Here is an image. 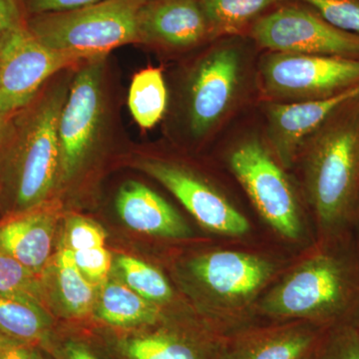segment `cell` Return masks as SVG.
Returning a JSON list of instances; mask_svg holds the SVG:
<instances>
[{
  "label": "cell",
  "mask_w": 359,
  "mask_h": 359,
  "mask_svg": "<svg viewBox=\"0 0 359 359\" xmlns=\"http://www.w3.org/2000/svg\"><path fill=\"white\" fill-rule=\"evenodd\" d=\"M0 294L34 299L42 304L43 287L39 275L0 252Z\"/></svg>",
  "instance_id": "d4e9b609"
},
{
  "label": "cell",
  "mask_w": 359,
  "mask_h": 359,
  "mask_svg": "<svg viewBox=\"0 0 359 359\" xmlns=\"http://www.w3.org/2000/svg\"><path fill=\"white\" fill-rule=\"evenodd\" d=\"M106 55L87 59L73 78L58 123L60 176L69 179L95 143L103 114Z\"/></svg>",
  "instance_id": "9c48e42d"
},
{
  "label": "cell",
  "mask_w": 359,
  "mask_h": 359,
  "mask_svg": "<svg viewBox=\"0 0 359 359\" xmlns=\"http://www.w3.org/2000/svg\"><path fill=\"white\" fill-rule=\"evenodd\" d=\"M97 316L112 327L130 328L154 325L159 318L157 304L144 299L125 283H104Z\"/></svg>",
  "instance_id": "ac0fdd59"
},
{
  "label": "cell",
  "mask_w": 359,
  "mask_h": 359,
  "mask_svg": "<svg viewBox=\"0 0 359 359\" xmlns=\"http://www.w3.org/2000/svg\"><path fill=\"white\" fill-rule=\"evenodd\" d=\"M241 67L237 47L223 44L210 52L194 71L189 86V122L195 136L207 134L230 108Z\"/></svg>",
  "instance_id": "7c38bea8"
},
{
  "label": "cell",
  "mask_w": 359,
  "mask_h": 359,
  "mask_svg": "<svg viewBox=\"0 0 359 359\" xmlns=\"http://www.w3.org/2000/svg\"><path fill=\"white\" fill-rule=\"evenodd\" d=\"M125 285L148 301L160 304L173 297L167 278L157 269L136 257L120 256L116 261Z\"/></svg>",
  "instance_id": "cb8c5ba5"
},
{
  "label": "cell",
  "mask_w": 359,
  "mask_h": 359,
  "mask_svg": "<svg viewBox=\"0 0 359 359\" xmlns=\"http://www.w3.org/2000/svg\"><path fill=\"white\" fill-rule=\"evenodd\" d=\"M25 20L21 0H0V46L14 30L25 25Z\"/></svg>",
  "instance_id": "4dcf8cb0"
},
{
  "label": "cell",
  "mask_w": 359,
  "mask_h": 359,
  "mask_svg": "<svg viewBox=\"0 0 359 359\" xmlns=\"http://www.w3.org/2000/svg\"><path fill=\"white\" fill-rule=\"evenodd\" d=\"M355 222H358V223H359V205H358V214H356Z\"/></svg>",
  "instance_id": "d590c367"
},
{
  "label": "cell",
  "mask_w": 359,
  "mask_h": 359,
  "mask_svg": "<svg viewBox=\"0 0 359 359\" xmlns=\"http://www.w3.org/2000/svg\"><path fill=\"white\" fill-rule=\"evenodd\" d=\"M308 201L325 243L346 238L359 205V98L340 106L308 140Z\"/></svg>",
  "instance_id": "6da1fadb"
},
{
  "label": "cell",
  "mask_w": 359,
  "mask_h": 359,
  "mask_svg": "<svg viewBox=\"0 0 359 359\" xmlns=\"http://www.w3.org/2000/svg\"><path fill=\"white\" fill-rule=\"evenodd\" d=\"M318 359H359V334L353 323L330 327Z\"/></svg>",
  "instance_id": "4316f807"
},
{
  "label": "cell",
  "mask_w": 359,
  "mask_h": 359,
  "mask_svg": "<svg viewBox=\"0 0 359 359\" xmlns=\"http://www.w3.org/2000/svg\"><path fill=\"white\" fill-rule=\"evenodd\" d=\"M168 92L162 71L149 67L137 73L130 85L128 106L137 124L154 127L166 112Z\"/></svg>",
  "instance_id": "44dd1931"
},
{
  "label": "cell",
  "mask_w": 359,
  "mask_h": 359,
  "mask_svg": "<svg viewBox=\"0 0 359 359\" xmlns=\"http://www.w3.org/2000/svg\"><path fill=\"white\" fill-rule=\"evenodd\" d=\"M304 359H311V354H309V355L306 356V358Z\"/></svg>",
  "instance_id": "8d00e7d4"
},
{
  "label": "cell",
  "mask_w": 359,
  "mask_h": 359,
  "mask_svg": "<svg viewBox=\"0 0 359 359\" xmlns=\"http://www.w3.org/2000/svg\"><path fill=\"white\" fill-rule=\"evenodd\" d=\"M282 2L306 4L330 25L359 35V0H280Z\"/></svg>",
  "instance_id": "484cf974"
},
{
  "label": "cell",
  "mask_w": 359,
  "mask_h": 359,
  "mask_svg": "<svg viewBox=\"0 0 359 359\" xmlns=\"http://www.w3.org/2000/svg\"><path fill=\"white\" fill-rule=\"evenodd\" d=\"M119 348L126 359H216L191 340L168 332L127 337Z\"/></svg>",
  "instance_id": "ffe728a7"
},
{
  "label": "cell",
  "mask_w": 359,
  "mask_h": 359,
  "mask_svg": "<svg viewBox=\"0 0 359 359\" xmlns=\"http://www.w3.org/2000/svg\"><path fill=\"white\" fill-rule=\"evenodd\" d=\"M51 330V320L43 304L15 295L0 294V335L34 344L43 341Z\"/></svg>",
  "instance_id": "d6986e66"
},
{
  "label": "cell",
  "mask_w": 359,
  "mask_h": 359,
  "mask_svg": "<svg viewBox=\"0 0 359 359\" xmlns=\"http://www.w3.org/2000/svg\"><path fill=\"white\" fill-rule=\"evenodd\" d=\"M344 240L327 243L276 285L261 302L276 318H306L330 325L351 323L359 311V257Z\"/></svg>",
  "instance_id": "3957f363"
},
{
  "label": "cell",
  "mask_w": 359,
  "mask_h": 359,
  "mask_svg": "<svg viewBox=\"0 0 359 359\" xmlns=\"http://www.w3.org/2000/svg\"><path fill=\"white\" fill-rule=\"evenodd\" d=\"M65 359H99L88 347L76 341H68L65 344Z\"/></svg>",
  "instance_id": "d6a6232c"
},
{
  "label": "cell",
  "mask_w": 359,
  "mask_h": 359,
  "mask_svg": "<svg viewBox=\"0 0 359 359\" xmlns=\"http://www.w3.org/2000/svg\"><path fill=\"white\" fill-rule=\"evenodd\" d=\"M209 35L199 0H147L139 11V42L185 48Z\"/></svg>",
  "instance_id": "5bb4252c"
},
{
  "label": "cell",
  "mask_w": 359,
  "mask_h": 359,
  "mask_svg": "<svg viewBox=\"0 0 359 359\" xmlns=\"http://www.w3.org/2000/svg\"><path fill=\"white\" fill-rule=\"evenodd\" d=\"M106 236L98 224L84 218H73L66 231V249L77 252L104 247Z\"/></svg>",
  "instance_id": "83f0119b"
},
{
  "label": "cell",
  "mask_w": 359,
  "mask_h": 359,
  "mask_svg": "<svg viewBox=\"0 0 359 359\" xmlns=\"http://www.w3.org/2000/svg\"><path fill=\"white\" fill-rule=\"evenodd\" d=\"M285 4L254 21L250 34L257 44L280 53L359 59V35L330 25L306 4Z\"/></svg>",
  "instance_id": "8992f818"
},
{
  "label": "cell",
  "mask_w": 359,
  "mask_h": 359,
  "mask_svg": "<svg viewBox=\"0 0 359 359\" xmlns=\"http://www.w3.org/2000/svg\"><path fill=\"white\" fill-rule=\"evenodd\" d=\"M4 123L6 121H0V144H1L2 134H4Z\"/></svg>",
  "instance_id": "e575fe53"
},
{
  "label": "cell",
  "mask_w": 359,
  "mask_h": 359,
  "mask_svg": "<svg viewBox=\"0 0 359 359\" xmlns=\"http://www.w3.org/2000/svg\"><path fill=\"white\" fill-rule=\"evenodd\" d=\"M189 271L217 301L238 308L252 301L275 275V264L247 252L219 250L194 257Z\"/></svg>",
  "instance_id": "8fae6325"
},
{
  "label": "cell",
  "mask_w": 359,
  "mask_h": 359,
  "mask_svg": "<svg viewBox=\"0 0 359 359\" xmlns=\"http://www.w3.org/2000/svg\"><path fill=\"white\" fill-rule=\"evenodd\" d=\"M351 323H353L356 330H358L359 334V311L358 313H356V316H354L353 320L351 321Z\"/></svg>",
  "instance_id": "836d02e7"
},
{
  "label": "cell",
  "mask_w": 359,
  "mask_h": 359,
  "mask_svg": "<svg viewBox=\"0 0 359 359\" xmlns=\"http://www.w3.org/2000/svg\"><path fill=\"white\" fill-rule=\"evenodd\" d=\"M61 301L68 313L77 318L91 313L95 304L94 285L77 268L73 250H61L56 259Z\"/></svg>",
  "instance_id": "603a6c76"
},
{
  "label": "cell",
  "mask_w": 359,
  "mask_h": 359,
  "mask_svg": "<svg viewBox=\"0 0 359 359\" xmlns=\"http://www.w3.org/2000/svg\"><path fill=\"white\" fill-rule=\"evenodd\" d=\"M146 1L102 0L72 11L27 16L25 25L44 46L87 60L139 42L138 13Z\"/></svg>",
  "instance_id": "277c9868"
},
{
  "label": "cell",
  "mask_w": 359,
  "mask_h": 359,
  "mask_svg": "<svg viewBox=\"0 0 359 359\" xmlns=\"http://www.w3.org/2000/svg\"><path fill=\"white\" fill-rule=\"evenodd\" d=\"M100 1L102 0H21L26 18L37 14L72 11Z\"/></svg>",
  "instance_id": "f546056e"
},
{
  "label": "cell",
  "mask_w": 359,
  "mask_h": 359,
  "mask_svg": "<svg viewBox=\"0 0 359 359\" xmlns=\"http://www.w3.org/2000/svg\"><path fill=\"white\" fill-rule=\"evenodd\" d=\"M211 35L240 32L280 0H199Z\"/></svg>",
  "instance_id": "7402d4cb"
},
{
  "label": "cell",
  "mask_w": 359,
  "mask_h": 359,
  "mask_svg": "<svg viewBox=\"0 0 359 359\" xmlns=\"http://www.w3.org/2000/svg\"><path fill=\"white\" fill-rule=\"evenodd\" d=\"M359 98V84L327 98L271 104L266 109L268 133L276 157L290 166L304 141L340 106Z\"/></svg>",
  "instance_id": "4fadbf2b"
},
{
  "label": "cell",
  "mask_w": 359,
  "mask_h": 359,
  "mask_svg": "<svg viewBox=\"0 0 359 359\" xmlns=\"http://www.w3.org/2000/svg\"><path fill=\"white\" fill-rule=\"evenodd\" d=\"M318 339V332L308 325L271 328L238 339L224 359H304Z\"/></svg>",
  "instance_id": "e0dca14e"
},
{
  "label": "cell",
  "mask_w": 359,
  "mask_h": 359,
  "mask_svg": "<svg viewBox=\"0 0 359 359\" xmlns=\"http://www.w3.org/2000/svg\"><path fill=\"white\" fill-rule=\"evenodd\" d=\"M0 359H45L32 344L0 335Z\"/></svg>",
  "instance_id": "1f68e13d"
},
{
  "label": "cell",
  "mask_w": 359,
  "mask_h": 359,
  "mask_svg": "<svg viewBox=\"0 0 359 359\" xmlns=\"http://www.w3.org/2000/svg\"><path fill=\"white\" fill-rule=\"evenodd\" d=\"M229 163L264 221L283 237L299 240L302 219L294 188L263 143L257 138L243 141L231 151Z\"/></svg>",
  "instance_id": "5b68a950"
},
{
  "label": "cell",
  "mask_w": 359,
  "mask_h": 359,
  "mask_svg": "<svg viewBox=\"0 0 359 359\" xmlns=\"http://www.w3.org/2000/svg\"><path fill=\"white\" fill-rule=\"evenodd\" d=\"M77 268L92 285L106 282L111 269V255L104 247L73 252Z\"/></svg>",
  "instance_id": "f1b7e54d"
},
{
  "label": "cell",
  "mask_w": 359,
  "mask_h": 359,
  "mask_svg": "<svg viewBox=\"0 0 359 359\" xmlns=\"http://www.w3.org/2000/svg\"><path fill=\"white\" fill-rule=\"evenodd\" d=\"M81 60L44 46L25 25L14 30L0 46V121L27 107L55 73Z\"/></svg>",
  "instance_id": "ba28073f"
},
{
  "label": "cell",
  "mask_w": 359,
  "mask_h": 359,
  "mask_svg": "<svg viewBox=\"0 0 359 359\" xmlns=\"http://www.w3.org/2000/svg\"><path fill=\"white\" fill-rule=\"evenodd\" d=\"M69 87H52L4 123L0 181L15 212L42 205L60 176L58 123Z\"/></svg>",
  "instance_id": "7a4b0ae2"
},
{
  "label": "cell",
  "mask_w": 359,
  "mask_h": 359,
  "mask_svg": "<svg viewBox=\"0 0 359 359\" xmlns=\"http://www.w3.org/2000/svg\"><path fill=\"white\" fill-rule=\"evenodd\" d=\"M56 214L43 204L15 212L0 224V252L40 275L52 250Z\"/></svg>",
  "instance_id": "9a60e30c"
},
{
  "label": "cell",
  "mask_w": 359,
  "mask_h": 359,
  "mask_svg": "<svg viewBox=\"0 0 359 359\" xmlns=\"http://www.w3.org/2000/svg\"><path fill=\"white\" fill-rule=\"evenodd\" d=\"M139 167L173 194L207 230L230 237L250 231L249 221L223 194L186 168L158 159L143 160Z\"/></svg>",
  "instance_id": "30bf717a"
},
{
  "label": "cell",
  "mask_w": 359,
  "mask_h": 359,
  "mask_svg": "<svg viewBox=\"0 0 359 359\" xmlns=\"http://www.w3.org/2000/svg\"><path fill=\"white\" fill-rule=\"evenodd\" d=\"M264 90L278 98H327L359 84V59L271 52L261 63Z\"/></svg>",
  "instance_id": "52a82bcc"
},
{
  "label": "cell",
  "mask_w": 359,
  "mask_h": 359,
  "mask_svg": "<svg viewBox=\"0 0 359 359\" xmlns=\"http://www.w3.org/2000/svg\"><path fill=\"white\" fill-rule=\"evenodd\" d=\"M116 210L122 221L139 233L182 238L192 231L164 198L140 182L123 184L116 197Z\"/></svg>",
  "instance_id": "2e32d148"
}]
</instances>
